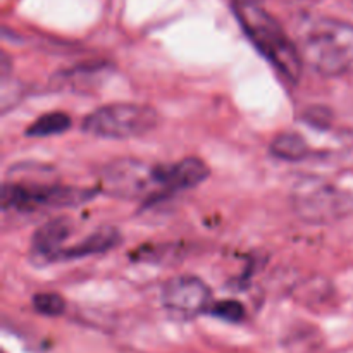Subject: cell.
I'll return each instance as SVG.
<instances>
[{
    "label": "cell",
    "mask_w": 353,
    "mask_h": 353,
    "mask_svg": "<svg viewBox=\"0 0 353 353\" xmlns=\"http://www.w3.org/2000/svg\"><path fill=\"white\" fill-rule=\"evenodd\" d=\"M105 190L124 199H138L141 195L154 196L161 193L154 178V168L137 161H121L109 165L102 178Z\"/></svg>",
    "instance_id": "obj_7"
},
{
    "label": "cell",
    "mask_w": 353,
    "mask_h": 353,
    "mask_svg": "<svg viewBox=\"0 0 353 353\" xmlns=\"http://www.w3.org/2000/svg\"><path fill=\"white\" fill-rule=\"evenodd\" d=\"M207 314L230 323H240L245 317V307L236 300H223V302H212Z\"/></svg>",
    "instance_id": "obj_13"
},
{
    "label": "cell",
    "mask_w": 353,
    "mask_h": 353,
    "mask_svg": "<svg viewBox=\"0 0 353 353\" xmlns=\"http://www.w3.org/2000/svg\"><path fill=\"white\" fill-rule=\"evenodd\" d=\"M234 12L257 50L278 69L283 78L299 83L303 61L296 43L290 40L281 24L264 7L252 0H236Z\"/></svg>",
    "instance_id": "obj_2"
},
{
    "label": "cell",
    "mask_w": 353,
    "mask_h": 353,
    "mask_svg": "<svg viewBox=\"0 0 353 353\" xmlns=\"http://www.w3.org/2000/svg\"><path fill=\"white\" fill-rule=\"evenodd\" d=\"M71 126V117L64 112H48L38 117L33 124L26 130V137L45 138L52 134L64 133Z\"/></svg>",
    "instance_id": "obj_12"
},
{
    "label": "cell",
    "mask_w": 353,
    "mask_h": 353,
    "mask_svg": "<svg viewBox=\"0 0 353 353\" xmlns=\"http://www.w3.org/2000/svg\"><path fill=\"white\" fill-rule=\"evenodd\" d=\"M159 124L154 107L141 103H110L93 110L83 121V131L97 138L126 140L147 134Z\"/></svg>",
    "instance_id": "obj_3"
},
{
    "label": "cell",
    "mask_w": 353,
    "mask_h": 353,
    "mask_svg": "<svg viewBox=\"0 0 353 353\" xmlns=\"http://www.w3.org/2000/svg\"><path fill=\"white\" fill-rule=\"evenodd\" d=\"M34 309L43 316H61L65 310V302L57 293H38L33 299Z\"/></svg>",
    "instance_id": "obj_14"
},
{
    "label": "cell",
    "mask_w": 353,
    "mask_h": 353,
    "mask_svg": "<svg viewBox=\"0 0 353 353\" xmlns=\"http://www.w3.org/2000/svg\"><path fill=\"white\" fill-rule=\"evenodd\" d=\"M119 241H121L119 231L114 230V228L110 226H103L93 231L92 234H88L85 240L76 243L74 247L64 248L59 259H79V257H88V255L103 254V252L116 247Z\"/></svg>",
    "instance_id": "obj_10"
},
{
    "label": "cell",
    "mask_w": 353,
    "mask_h": 353,
    "mask_svg": "<svg viewBox=\"0 0 353 353\" xmlns=\"http://www.w3.org/2000/svg\"><path fill=\"white\" fill-rule=\"evenodd\" d=\"M271 150L283 161H302L310 154V147L305 138L299 133H283L274 138Z\"/></svg>",
    "instance_id": "obj_11"
},
{
    "label": "cell",
    "mask_w": 353,
    "mask_h": 353,
    "mask_svg": "<svg viewBox=\"0 0 353 353\" xmlns=\"http://www.w3.org/2000/svg\"><path fill=\"white\" fill-rule=\"evenodd\" d=\"M162 305L178 317H196L209 312L212 305L210 288L195 276H178L162 288Z\"/></svg>",
    "instance_id": "obj_6"
},
{
    "label": "cell",
    "mask_w": 353,
    "mask_h": 353,
    "mask_svg": "<svg viewBox=\"0 0 353 353\" xmlns=\"http://www.w3.org/2000/svg\"><path fill=\"white\" fill-rule=\"evenodd\" d=\"M69 233H71V223L65 217H59V219L43 224L33 236L34 254L47 261H55L61 257L62 250H64L62 245L68 240Z\"/></svg>",
    "instance_id": "obj_9"
},
{
    "label": "cell",
    "mask_w": 353,
    "mask_h": 353,
    "mask_svg": "<svg viewBox=\"0 0 353 353\" xmlns=\"http://www.w3.org/2000/svg\"><path fill=\"white\" fill-rule=\"evenodd\" d=\"M209 176V168L203 161L196 157L183 159L174 164L154 165V178L161 193L183 192V190L195 188L205 181Z\"/></svg>",
    "instance_id": "obj_8"
},
{
    "label": "cell",
    "mask_w": 353,
    "mask_h": 353,
    "mask_svg": "<svg viewBox=\"0 0 353 353\" xmlns=\"http://www.w3.org/2000/svg\"><path fill=\"white\" fill-rule=\"evenodd\" d=\"M293 203L300 217L310 223H324L347 214L348 196L321 181H302L293 192Z\"/></svg>",
    "instance_id": "obj_5"
},
{
    "label": "cell",
    "mask_w": 353,
    "mask_h": 353,
    "mask_svg": "<svg viewBox=\"0 0 353 353\" xmlns=\"http://www.w3.org/2000/svg\"><path fill=\"white\" fill-rule=\"evenodd\" d=\"M92 196V192L64 188L57 185H6L2 193L3 209L37 210L43 207L76 205Z\"/></svg>",
    "instance_id": "obj_4"
},
{
    "label": "cell",
    "mask_w": 353,
    "mask_h": 353,
    "mask_svg": "<svg viewBox=\"0 0 353 353\" xmlns=\"http://www.w3.org/2000/svg\"><path fill=\"white\" fill-rule=\"evenodd\" d=\"M300 57L323 76H343L353 71V24L336 17H310L296 37Z\"/></svg>",
    "instance_id": "obj_1"
}]
</instances>
